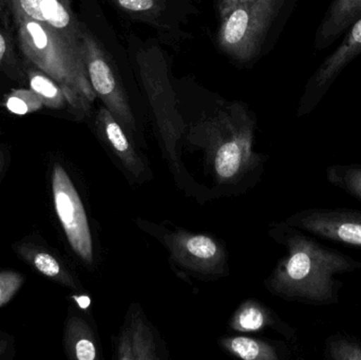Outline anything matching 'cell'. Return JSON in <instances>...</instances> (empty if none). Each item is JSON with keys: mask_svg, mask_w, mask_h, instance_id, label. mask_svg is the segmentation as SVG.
<instances>
[{"mask_svg": "<svg viewBox=\"0 0 361 360\" xmlns=\"http://www.w3.org/2000/svg\"><path fill=\"white\" fill-rule=\"evenodd\" d=\"M271 236L286 249L265 281L273 295L286 302L324 306L339 304L343 281L339 275L361 270V262L320 243L312 235L279 223Z\"/></svg>", "mask_w": 361, "mask_h": 360, "instance_id": "cell-1", "label": "cell"}, {"mask_svg": "<svg viewBox=\"0 0 361 360\" xmlns=\"http://www.w3.org/2000/svg\"><path fill=\"white\" fill-rule=\"evenodd\" d=\"M19 48L27 61L52 77L63 89L68 105L78 116L90 112L97 99L89 82L82 53L48 25L11 10Z\"/></svg>", "mask_w": 361, "mask_h": 360, "instance_id": "cell-2", "label": "cell"}, {"mask_svg": "<svg viewBox=\"0 0 361 360\" xmlns=\"http://www.w3.org/2000/svg\"><path fill=\"white\" fill-rule=\"evenodd\" d=\"M254 129V120L239 103L220 108L195 127L192 142L205 150L219 185L240 183L260 166L262 156L252 150Z\"/></svg>", "mask_w": 361, "mask_h": 360, "instance_id": "cell-3", "label": "cell"}, {"mask_svg": "<svg viewBox=\"0 0 361 360\" xmlns=\"http://www.w3.org/2000/svg\"><path fill=\"white\" fill-rule=\"evenodd\" d=\"M286 0H219L218 44L240 63L260 53Z\"/></svg>", "mask_w": 361, "mask_h": 360, "instance_id": "cell-4", "label": "cell"}, {"mask_svg": "<svg viewBox=\"0 0 361 360\" xmlns=\"http://www.w3.org/2000/svg\"><path fill=\"white\" fill-rule=\"evenodd\" d=\"M135 63L165 154L175 170L179 171L178 145L184 135L185 124L169 80L164 52L157 44H146L135 52Z\"/></svg>", "mask_w": 361, "mask_h": 360, "instance_id": "cell-5", "label": "cell"}, {"mask_svg": "<svg viewBox=\"0 0 361 360\" xmlns=\"http://www.w3.org/2000/svg\"><path fill=\"white\" fill-rule=\"evenodd\" d=\"M82 53L89 82L95 94L125 131L135 135L137 131L135 118L122 80L99 40L86 27L82 36Z\"/></svg>", "mask_w": 361, "mask_h": 360, "instance_id": "cell-6", "label": "cell"}, {"mask_svg": "<svg viewBox=\"0 0 361 360\" xmlns=\"http://www.w3.org/2000/svg\"><path fill=\"white\" fill-rule=\"evenodd\" d=\"M161 241L173 261L183 268L206 277H221L227 271L226 252L216 239L207 235L183 230H164Z\"/></svg>", "mask_w": 361, "mask_h": 360, "instance_id": "cell-7", "label": "cell"}, {"mask_svg": "<svg viewBox=\"0 0 361 360\" xmlns=\"http://www.w3.org/2000/svg\"><path fill=\"white\" fill-rule=\"evenodd\" d=\"M284 223L338 244L361 249V211L315 207L290 216Z\"/></svg>", "mask_w": 361, "mask_h": 360, "instance_id": "cell-8", "label": "cell"}, {"mask_svg": "<svg viewBox=\"0 0 361 360\" xmlns=\"http://www.w3.org/2000/svg\"><path fill=\"white\" fill-rule=\"evenodd\" d=\"M55 209L73 251L87 263L93 261V243L82 200L61 165L53 173Z\"/></svg>", "mask_w": 361, "mask_h": 360, "instance_id": "cell-9", "label": "cell"}, {"mask_svg": "<svg viewBox=\"0 0 361 360\" xmlns=\"http://www.w3.org/2000/svg\"><path fill=\"white\" fill-rule=\"evenodd\" d=\"M361 54V17L345 32V38L336 50L329 55L307 82L299 108V116L315 110L330 90L341 72Z\"/></svg>", "mask_w": 361, "mask_h": 360, "instance_id": "cell-10", "label": "cell"}, {"mask_svg": "<svg viewBox=\"0 0 361 360\" xmlns=\"http://www.w3.org/2000/svg\"><path fill=\"white\" fill-rule=\"evenodd\" d=\"M10 10L48 25L61 34L69 44L82 52L85 25L76 18L72 8L73 0H4Z\"/></svg>", "mask_w": 361, "mask_h": 360, "instance_id": "cell-11", "label": "cell"}, {"mask_svg": "<svg viewBox=\"0 0 361 360\" xmlns=\"http://www.w3.org/2000/svg\"><path fill=\"white\" fill-rule=\"evenodd\" d=\"M116 345V359L120 360H154L160 359L156 337L141 311H129Z\"/></svg>", "mask_w": 361, "mask_h": 360, "instance_id": "cell-12", "label": "cell"}, {"mask_svg": "<svg viewBox=\"0 0 361 360\" xmlns=\"http://www.w3.org/2000/svg\"><path fill=\"white\" fill-rule=\"evenodd\" d=\"M97 124L106 143L109 145L114 154L120 159L127 171L137 179L142 175H145L146 167L143 160L133 147L122 125L116 120L105 106L99 108L97 112Z\"/></svg>", "mask_w": 361, "mask_h": 360, "instance_id": "cell-13", "label": "cell"}, {"mask_svg": "<svg viewBox=\"0 0 361 360\" xmlns=\"http://www.w3.org/2000/svg\"><path fill=\"white\" fill-rule=\"evenodd\" d=\"M360 17L361 0H333L316 32V50L332 46Z\"/></svg>", "mask_w": 361, "mask_h": 360, "instance_id": "cell-14", "label": "cell"}, {"mask_svg": "<svg viewBox=\"0 0 361 360\" xmlns=\"http://www.w3.org/2000/svg\"><path fill=\"white\" fill-rule=\"evenodd\" d=\"M231 328L238 332H256L265 328H271L286 337H296V330L282 321L275 313L265 308L258 302H245L231 321Z\"/></svg>", "mask_w": 361, "mask_h": 360, "instance_id": "cell-15", "label": "cell"}, {"mask_svg": "<svg viewBox=\"0 0 361 360\" xmlns=\"http://www.w3.org/2000/svg\"><path fill=\"white\" fill-rule=\"evenodd\" d=\"M221 346L231 354L244 360H279L277 347L263 340L245 336H233L221 340Z\"/></svg>", "mask_w": 361, "mask_h": 360, "instance_id": "cell-16", "label": "cell"}, {"mask_svg": "<svg viewBox=\"0 0 361 360\" xmlns=\"http://www.w3.org/2000/svg\"><path fill=\"white\" fill-rule=\"evenodd\" d=\"M30 63V61H29ZM27 67V80L30 89L42 99L44 106L52 109H61L67 105L65 93L59 84L33 63Z\"/></svg>", "mask_w": 361, "mask_h": 360, "instance_id": "cell-17", "label": "cell"}, {"mask_svg": "<svg viewBox=\"0 0 361 360\" xmlns=\"http://www.w3.org/2000/svg\"><path fill=\"white\" fill-rule=\"evenodd\" d=\"M329 183L361 202V164H334L326 167Z\"/></svg>", "mask_w": 361, "mask_h": 360, "instance_id": "cell-18", "label": "cell"}, {"mask_svg": "<svg viewBox=\"0 0 361 360\" xmlns=\"http://www.w3.org/2000/svg\"><path fill=\"white\" fill-rule=\"evenodd\" d=\"M324 355L331 360H361V340L350 334H333L324 342Z\"/></svg>", "mask_w": 361, "mask_h": 360, "instance_id": "cell-19", "label": "cell"}, {"mask_svg": "<svg viewBox=\"0 0 361 360\" xmlns=\"http://www.w3.org/2000/svg\"><path fill=\"white\" fill-rule=\"evenodd\" d=\"M133 18L157 25L165 10V0H110Z\"/></svg>", "mask_w": 361, "mask_h": 360, "instance_id": "cell-20", "label": "cell"}, {"mask_svg": "<svg viewBox=\"0 0 361 360\" xmlns=\"http://www.w3.org/2000/svg\"><path fill=\"white\" fill-rule=\"evenodd\" d=\"M4 106L12 113L25 116L42 109L44 104L31 89H17L6 95Z\"/></svg>", "mask_w": 361, "mask_h": 360, "instance_id": "cell-21", "label": "cell"}, {"mask_svg": "<svg viewBox=\"0 0 361 360\" xmlns=\"http://www.w3.org/2000/svg\"><path fill=\"white\" fill-rule=\"evenodd\" d=\"M74 353L78 360H94L97 359V347L87 331L82 337L78 338L74 344Z\"/></svg>", "mask_w": 361, "mask_h": 360, "instance_id": "cell-22", "label": "cell"}, {"mask_svg": "<svg viewBox=\"0 0 361 360\" xmlns=\"http://www.w3.org/2000/svg\"><path fill=\"white\" fill-rule=\"evenodd\" d=\"M34 264L39 272L48 277H55L61 273L59 262L49 254L40 253L36 255Z\"/></svg>", "mask_w": 361, "mask_h": 360, "instance_id": "cell-23", "label": "cell"}, {"mask_svg": "<svg viewBox=\"0 0 361 360\" xmlns=\"http://www.w3.org/2000/svg\"><path fill=\"white\" fill-rule=\"evenodd\" d=\"M13 52L11 42L6 34L0 29V71L4 70L8 73L13 63Z\"/></svg>", "mask_w": 361, "mask_h": 360, "instance_id": "cell-24", "label": "cell"}, {"mask_svg": "<svg viewBox=\"0 0 361 360\" xmlns=\"http://www.w3.org/2000/svg\"><path fill=\"white\" fill-rule=\"evenodd\" d=\"M76 302L80 304V308L86 309L89 306V298L88 297H76Z\"/></svg>", "mask_w": 361, "mask_h": 360, "instance_id": "cell-25", "label": "cell"}, {"mask_svg": "<svg viewBox=\"0 0 361 360\" xmlns=\"http://www.w3.org/2000/svg\"><path fill=\"white\" fill-rule=\"evenodd\" d=\"M4 8H6V4L4 0H0V15L4 14Z\"/></svg>", "mask_w": 361, "mask_h": 360, "instance_id": "cell-26", "label": "cell"}]
</instances>
